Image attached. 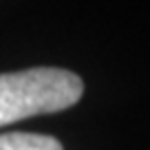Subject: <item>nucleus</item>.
Listing matches in <instances>:
<instances>
[{"instance_id":"nucleus-2","label":"nucleus","mask_w":150,"mask_h":150,"mask_svg":"<svg viewBox=\"0 0 150 150\" xmlns=\"http://www.w3.org/2000/svg\"><path fill=\"white\" fill-rule=\"evenodd\" d=\"M0 150H64V148L51 135L7 132V135H0Z\"/></svg>"},{"instance_id":"nucleus-1","label":"nucleus","mask_w":150,"mask_h":150,"mask_svg":"<svg viewBox=\"0 0 150 150\" xmlns=\"http://www.w3.org/2000/svg\"><path fill=\"white\" fill-rule=\"evenodd\" d=\"M84 93L80 75L55 66L13 71L0 75V126L33 115H49L75 106Z\"/></svg>"}]
</instances>
